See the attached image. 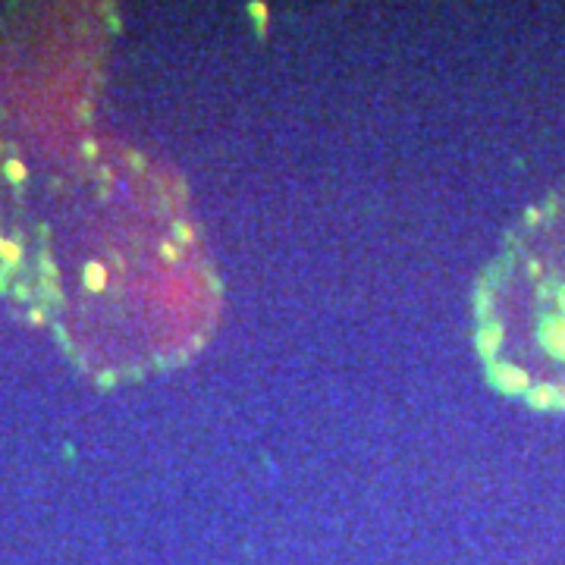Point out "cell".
<instances>
[{"label":"cell","instance_id":"cell-1","mask_svg":"<svg viewBox=\"0 0 565 565\" xmlns=\"http://www.w3.org/2000/svg\"><path fill=\"white\" fill-rule=\"evenodd\" d=\"M471 324L496 393L565 414V182L506 226L477 273Z\"/></svg>","mask_w":565,"mask_h":565}]
</instances>
